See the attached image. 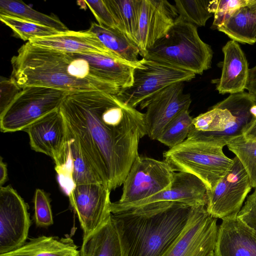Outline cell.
<instances>
[{"mask_svg": "<svg viewBox=\"0 0 256 256\" xmlns=\"http://www.w3.org/2000/svg\"><path fill=\"white\" fill-rule=\"evenodd\" d=\"M68 132L92 170L110 190L120 187L146 134L144 115L99 90L70 93L60 108Z\"/></svg>", "mask_w": 256, "mask_h": 256, "instance_id": "cell-1", "label": "cell"}, {"mask_svg": "<svg viewBox=\"0 0 256 256\" xmlns=\"http://www.w3.org/2000/svg\"><path fill=\"white\" fill-rule=\"evenodd\" d=\"M194 208L161 202L112 214L122 256H162L184 228Z\"/></svg>", "mask_w": 256, "mask_h": 256, "instance_id": "cell-2", "label": "cell"}, {"mask_svg": "<svg viewBox=\"0 0 256 256\" xmlns=\"http://www.w3.org/2000/svg\"><path fill=\"white\" fill-rule=\"evenodd\" d=\"M68 53L39 47L29 42L11 60L12 78L21 89L26 86L50 88L75 93L102 90L90 82L76 79L68 72Z\"/></svg>", "mask_w": 256, "mask_h": 256, "instance_id": "cell-3", "label": "cell"}, {"mask_svg": "<svg viewBox=\"0 0 256 256\" xmlns=\"http://www.w3.org/2000/svg\"><path fill=\"white\" fill-rule=\"evenodd\" d=\"M256 96L246 92L230 94L194 118L188 138L224 147L244 134L254 120Z\"/></svg>", "mask_w": 256, "mask_h": 256, "instance_id": "cell-4", "label": "cell"}, {"mask_svg": "<svg viewBox=\"0 0 256 256\" xmlns=\"http://www.w3.org/2000/svg\"><path fill=\"white\" fill-rule=\"evenodd\" d=\"M213 52L200 37L197 26L176 19L167 34L148 50L144 58L202 74L211 68Z\"/></svg>", "mask_w": 256, "mask_h": 256, "instance_id": "cell-5", "label": "cell"}, {"mask_svg": "<svg viewBox=\"0 0 256 256\" xmlns=\"http://www.w3.org/2000/svg\"><path fill=\"white\" fill-rule=\"evenodd\" d=\"M222 146L187 138L164 152V160L174 172L192 174L200 179L207 192L212 191L232 166L234 160L228 157Z\"/></svg>", "mask_w": 256, "mask_h": 256, "instance_id": "cell-6", "label": "cell"}, {"mask_svg": "<svg viewBox=\"0 0 256 256\" xmlns=\"http://www.w3.org/2000/svg\"><path fill=\"white\" fill-rule=\"evenodd\" d=\"M68 92L42 86L22 89L0 114V128L4 132L24 130L47 114L60 108Z\"/></svg>", "mask_w": 256, "mask_h": 256, "instance_id": "cell-7", "label": "cell"}, {"mask_svg": "<svg viewBox=\"0 0 256 256\" xmlns=\"http://www.w3.org/2000/svg\"><path fill=\"white\" fill-rule=\"evenodd\" d=\"M176 172L164 160L138 156L124 182L118 205L135 203L168 189Z\"/></svg>", "mask_w": 256, "mask_h": 256, "instance_id": "cell-8", "label": "cell"}, {"mask_svg": "<svg viewBox=\"0 0 256 256\" xmlns=\"http://www.w3.org/2000/svg\"><path fill=\"white\" fill-rule=\"evenodd\" d=\"M144 66L134 70L132 85L121 89L116 96L134 108L166 88L195 78L192 72L144 58Z\"/></svg>", "mask_w": 256, "mask_h": 256, "instance_id": "cell-9", "label": "cell"}, {"mask_svg": "<svg viewBox=\"0 0 256 256\" xmlns=\"http://www.w3.org/2000/svg\"><path fill=\"white\" fill-rule=\"evenodd\" d=\"M214 188L207 192L206 210L214 218L234 219L252 190L249 178L238 158Z\"/></svg>", "mask_w": 256, "mask_h": 256, "instance_id": "cell-10", "label": "cell"}, {"mask_svg": "<svg viewBox=\"0 0 256 256\" xmlns=\"http://www.w3.org/2000/svg\"><path fill=\"white\" fill-rule=\"evenodd\" d=\"M216 220L206 206L194 208L184 228L162 256H215Z\"/></svg>", "mask_w": 256, "mask_h": 256, "instance_id": "cell-11", "label": "cell"}, {"mask_svg": "<svg viewBox=\"0 0 256 256\" xmlns=\"http://www.w3.org/2000/svg\"><path fill=\"white\" fill-rule=\"evenodd\" d=\"M30 226L24 200L12 186H0V254L24 245Z\"/></svg>", "mask_w": 256, "mask_h": 256, "instance_id": "cell-12", "label": "cell"}, {"mask_svg": "<svg viewBox=\"0 0 256 256\" xmlns=\"http://www.w3.org/2000/svg\"><path fill=\"white\" fill-rule=\"evenodd\" d=\"M110 190L102 182L76 186L68 194L70 204L78 216L86 238L110 217Z\"/></svg>", "mask_w": 256, "mask_h": 256, "instance_id": "cell-13", "label": "cell"}, {"mask_svg": "<svg viewBox=\"0 0 256 256\" xmlns=\"http://www.w3.org/2000/svg\"><path fill=\"white\" fill-rule=\"evenodd\" d=\"M184 82L174 84L142 102L146 134L158 140L167 125L182 112L188 110L192 102L189 94H184Z\"/></svg>", "mask_w": 256, "mask_h": 256, "instance_id": "cell-14", "label": "cell"}, {"mask_svg": "<svg viewBox=\"0 0 256 256\" xmlns=\"http://www.w3.org/2000/svg\"><path fill=\"white\" fill-rule=\"evenodd\" d=\"M178 16L175 6L166 0H142L136 37L140 56L167 34Z\"/></svg>", "mask_w": 256, "mask_h": 256, "instance_id": "cell-15", "label": "cell"}, {"mask_svg": "<svg viewBox=\"0 0 256 256\" xmlns=\"http://www.w3.org/2000/svg\"><path fill=\"white\" fill-rule=\"evenodd\" d=\"M161 202H180L191 207L206 206L207 189L195 176L184 172H175L170 188L153 196L134 204H110V212L116 214L151 203Z\"/></svg>", "mask_w": 256, "mask_h": 256, "instance_id": "cell-16", "label": "cell"}, {"mask_svg": "<svg viewBox=\"0 0 256 256\" xmlns=\"http://www.w3.org/2000/svg\"><path fill=\"white\" fill-rule=\"evenodd\" d=\"M24 130L33 150L48 156L56 164L59 162L68 139L66 124L60 108L36 120Z\"/></svg>", "mask_w": 256, "mask_h": 256, "instance_id": "cell-17", "label": "cell"}, {"mask_svg": "<svg viewBox=\"0 0 256 256\" xmlns=\"http://www.w3.org/2000/svg\"><path fill=\"white\" fill-rule=\"evenodd\" d=\"M64 154L55 170L61 188L68 195L78 184L102 182L82 154L76 140L68 132Z\"/></svg>", "mask_w": 256, "mask_h": 256, "instance_id": "cell-18", "label": "cell"}, {"mask_svg": "<svg viewBox=\"0 0 256 256\" xmlns=\"http://www.w3.org/2000/svg\"><path fill=\"white\" fill-rule=\"evenodd\" d=\"M215 256H256V233L237 218L218 228Z\"/></svg>", "mask_w": 256, "mask_h": 256, "instance_id": "cell-19", "label": "cell"}, {"mask_svg": "<svg viewBox=\"0 0 256 256\" xmlns=\"http://www.w3.org/2000/svg\"><path fill=\"white\" fill-rule=\"evenodd\" d=\"M28 42L39 47L66 53L98 54L116 58L88 30L78 32L68 30L54 36L32 38Z\"/></svg>", "mask_w": 256, "mask_h": 256, "instance_id": "cell-20", "label": "cell"}, {"mask_svg": "<svg viewBox=\"0 0 256 256\" xmlns=\"http://www.w3.org/2000/svg\"><path fill=\"white\" fill-rule=\"evenodd\" d=\"M222 51L224 60L216 90L222 94L244 92L250 69L244 52L238 42L232 40L222 47Z\"/></svg>", "mask_w": 256, "mask_h": 256, "instance_id": "cell-21", "label": "cell"}, {"mask_svg": "<svg viewBox=\"0 0 256 256\" xmlns=\"http://www.w3.org/2000/svg\"><path fill=\"white\" fill-rule=\"evenodd\" d=\"M86 60L94 76L100 80L126 88L132 85L134 70L142 68L144 58L137 64L128 62L98 54H77Z\"/></svg>", "mask_w": 256, "mask_h": 256, "instance_id": "cell-22", "label": "cell"}, {"mask_svg": "<svg viewBox=\"0 0 256 256\" xmlns=\"http://www.w3.org/2000/svg\"><path fill=\"white\" fill-rule=\"evenodd\" d=\"M0 256H80V250L70 236H42L30 238L20 248Z\"/></svg>", "mask_w": 256, "mask_h": 256, "instance_id": "cell-23", "label": "cell"}, {"mask_svg": "<svg viewBox=\"0 0 256 256\" xmlns=\"http://www.w3.org/2000/svg\"><path fill=\"white\" fill-rule=\"evenodd\" d=\"M232 40L242 44L256 42V0L240 7L218 29Z\"/></svg>", "mask_w": 256, "mask_h": 256, "instance_id": "cell-24", "label": "cell"}, {"mask_svg": "<svg viewBox=\"0 0 256 256\" xmlns=\"http://www.w3.org/2000/svg\"><path fill=\"white\" fill-rule=\"evenodd\" d=\"M80 256H122L119 236L111 216L100 228L83 238Z\"/></svg>", "mask_w": 256, "mask_h": 256, "instance_id": "cell-25", "label": "cell"}, {"mask_svg": "<svg viewBox=\"0 0 256 256\" xmlns=\"http://www.w3.org/2000/svg\"><path fill=\"white\" fill-rule=\"evenodd\" d=\"M88 30L116 58L133 64L140 62L141 60L138 58L139 48L120 30L104 27L95 22L92 24Z\"/></svg>", "mask_w": 256, "mask_h": 256, "instance_id": "cell-26", "label": "cell"}, {"mask_svg": "<svg viewBox=\"0 0 256 256\" xmlns=\"http://www.w3.org/2000/svg\"><path fill=\"white\" fill-rule=\"evenodd\" d=\"M117 27L136 44L142 0H104Z\"/></svg>", "mask_w": 256, "mask_h": 256, "instance_id": "cell-27", "label": "cell"}, {"mask_svg": "<svg viewBox=\"0 0 256 256\" xmlns=\"http://www.w3.org/2000/svg\"><path fill=\"white\" fill-rule=\"evenodd\" d=\"M0 14L17 17L53 28L60 32H64L69 30L56 16L36 11L21 0H0Z\"/></svg>", "mask_w": 256, "mask_h": 256, "instance_id": "cell-28", "label": "cell"}, {"mask_svg": "<svg viewBox=\"0 0 256 256\" xmlns=\"http://www.w3.org/2000/svg\"><path fill=\"white\" fill-rule=\"evenodd\" d=\"M226 146L240 160L252 188L256 189V140L242 134L230 140Z\"/></svg>", "mask_w": 256, "mask_h": 256, "instance_id": "cell-29", "label": "cell"}, {"mask_svg": "<svg viewBox=\"0 0 256 256\" xmlns=\"http://www.w3.org/2000/svg\"><path fill=\"white\" fill-rule=\"evenodd\" d=\"M0 20L12 30L16 36L24 41H29L34 38L54 36L62 32L44 25L9 15L0 14Z\"/></svg>", "mask_w": 256, "mask_h": 256, "instance_id": "cell-30", "label": "cell"}, {"mask_svg": "<svg viewBox=\"0 0 256 256\" xmlns=\"http://www.w3.org/2000/svg\"><path fill=\"white\" fill-rule=\"evenodd\" d=\"M210 0H175L178 20L191 24L196 26H204L214 14L209 9Z\"/></svg>", "mask_w": 256, "mask_h": 256, "instance_id": "cell-31", "label": "cell"}, {"mask_svg": "<svg viewBox=\"0 0 256 256\" xmlns=\"http://www.w3.org/2000/svg\"><path fill=\"white\" fill-rule=\"evenodd\" d=\"M192 120L188 110L182 112L167 125L158 140L170 148L181 144L188 138Z\"/></svg>", "mask_w": 256, "mask_h": 256, "instance_id": "cell-32", "label": "cell"}, {"mask_svg": "<svg viewBox=\"0 0 256 256\" xmlns=\"http://www.w3.org/2000/svg\"><path fill=\"white\" fill-rule=\"evenodd\" d=\"M250 0H210L209 9L214 14L212 28L218 29L236 9L250 2Z\"/></svg>", "mask_w": 256, "mask_h": 256, "instance_id": "cell-33", "label": "cell"}, {"mask_svg": "<svg viewBox=\"0 0 256 256\" xmlns=\"http://www.w3.org/2000/svg\"><path fill=\"white\" fill-rule=\"evenodd\" d=\"M34 218L38 227H48L54 224L50 199L40 189L36 191L34 200Z\"/></svg>", "mask_w": 256, "mask_h": 256, "instance_id": "cell-34", "label": "cell"}, {"mask_svg": "<svg viewBox=\"0 0 256 256\" xmlns=\"http://www.w3.org/2000/svg\"><path fill=\"white\" fill-rule=\"evenodd\" d=\"M84 2L94 16L98 24L119 30L104 0H84Z\"/></svg>", "mask_w": 256, "mask_h": 256, "instance_id": "cell-35", "label": "cell"}, {"mask_svg": "<svg viewBox=\"0 0 256 256\" xmlns=\"http://www.w3.org/2000/svg\"><path fill=\"white\" fill-rule=\"evenodd\" d=\"M237 218L256 233V189L247 197Z\"/></svg>", "mask_w": 256, "mask_h": 256, "instance_id": "cell-36", "label": "cell"}, {"mask_svg": "<svg viewBox=\"0 0 256 256\" xmlns=\"http://www.w3.org/2000/svg\"><path fill=\"white\" fill-rule=\"evenodd\" d=\"M0 114H1L14 100L22 89L12 78H6L2 76L0 77Z\"/></svg>", "mask_w": 256, "mask_h": 256, "instance_id": "cell-37", "label": "cell"}, {"mask_svg": "<svg viewBox=\"0 0 256 256\" xmlns=\"http://www.w3.org/2000/svg\"><path fill=\"white\" fill-rule=\"evenodd\" d=\"M246 89L256 96V66L249 69Z\"/></svg>", "mask_w": 256, "mask_h": 256, "instance_id": "cell-38", "label": "cell"}, {"mask_svg": "<svg viewBox=\"0 0 256 256\" xmlns=\"http://www.w3.org/2000/svg\"><path fill=\"white\" fill-rule=\"evenodd\" d=\"M243 134L250 138L256 140V118L247 126Z\"/></svg>", "mask_w": 256, "mask_h": 256, "instance_id": "cell-39", "label": "cell"}, {"mask_svg": "<svg viewBox=\"0 0 256 256\" xmlns=\"http://www.w3.org/2000/svg\"><path fill=\"white\" fill-rule=\"evenodd\" d=\"M8 178V169L6 164L3 162L2 158L0 160V186L5 183Z\"/></svg>", "mask_w": 256, "mask_h": 256, "instance_id": "cell-40", "label": "cell"}]
</instances>
